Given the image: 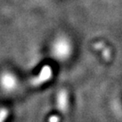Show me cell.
Segmentation results:
<instances>
[{
  "instance_id": "1",
  "label": "cell",
  "mask_w": 122,
  "mask_h": 122,
  "mask_svg": "<svg viewBox=\"0 0 122 122\" xmlns=\"http://www.w3.org/2000/svg\"><path fill=\"white\" fill-rule=\"evenodd\" d=\"M18 85L17 77L10 71H4L0 76V86L5 92H14Z\"/></svg>"
},
{
  "instance_id": "2",
  "label": "cell",
  "mask_w": 122,
  "mask_h": 122,
  "mask_svg": "<svg viewBox=\"0 0 122 122\" xmlns=\"http://www.w3.org/2000/svg\"><path fill=\"white\" fill-rule=\"evenodd\" d=\"M52 77V69L49 65H44L38 75L31 81L33 86H40L47 82Z\"/></svg>"
},
{
  "instance_id": "3",
  "label": "cell",
  "mask_w": 122,
  "mask_h": 122,
  "mask_svg": "<svg viewBox=\"0 0 122 122\" xmlns=\"http://www.w3.org/2000/svg\"><path fill=\"white\" fill-rule=\"evenodd\" d=\"M53 53L59 58H64L69 53V45L64 40H59L53 48Z\"/></svg>"
},
{
  "instance_id": "4",
  "label": "cell",
  "mask_w": 122,
  "mask_h": 122,
  "mask_svg": "<svg viewBox=\"0 0 122 122\" xmlns=\"http://www.w3.org/2000/svg\"><path fill=\"white\" fill-rule=\"evenodd\" d=\"M57 104L59 109L62 112L66 110L68 106V95L65 90H62L59 92L57 97Z\"/></svg>"
},
{
  "instance_id": "5",
  "label": "cell",
  "mask_w": 122,
  "mask_h": 122,
  "mask_svg": "<svg viewBox=\"0 0 122 122\" xmlns=\"http://www.w3.org/2000/svg\"><path fill=\"white\" fill-rule=\"evenodd\" d=\"M8 110L6 109H0V122H4V120L8 118Z\"/></svg>"
},
{
  "instance_id": "6",
  "label": "cell",
  "mask_w": 122,
  "mask_h": 122,
  "mask_svg": "<svg viewBox=\"0 0 122 122\" xmlns=\"http://www.w3.org/2000/svg\"><path fill=\"white\" fill-rule=\"evenodd\" d=\"M48 122H59V117L56 115H52L48 119Z\"/></svg>"
}]
</instances>
